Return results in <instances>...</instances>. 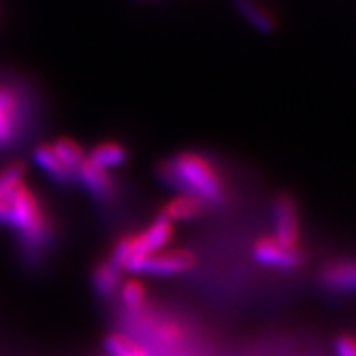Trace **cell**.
Masks as SVG:
<instances>
[{
	"label": "cell",
	"instance_id": "cell-17",
	"mask_svg": "<svg viewBox=\"0 0 356 356\" xmlns=\"http://www.w3.org/2000/svg\"><path fill=\"white\" fill-rule=\"evenodd\" d=\"M132 257H134L132 238H124L118 244H115L113 254H111L109 262H111V264H114L115 267H119L121 270H124V269H126L127 262L131 261Z\"/></svg>",
	"mask_w": 356,
	"mask_h": 356
},
{
	"label": "cell",
	"instance_id": "cell-1",
	"mask_svg": "<svg viewBox=\"0 0 356 356\" xmlns=\"http://www.w3.org/2000/svg\"><path fill=\"white\" fill-rule=\"evenodd\" d=\"M163 184L198 200L216 204L222 200V184L207 160L195 154H181L160 167Z\"/></svg>",
	"mask_w": 356,
	"mask_h": 356
},
{
	"label": "cell",
	"instance_id": "cell-3",
	"mask_svg": "<svg viewBox=\"0 0 356 356\" xmlns=\"http://www.w3.org/2000/svg\"><path fill=\"white\" fill-rule=\"evenodd\" d=\"M254 259L262 266L291 270L300 266L302 254L297 248L284 246L275 239H262L254 246Z\"/></svg>",
	"mask_w": 356,
	"mask_h": 356
},
{
	"label": "cell",
	"instance_id": "cell-4",
	"mask_svg": "<svg viewBox=\"0 0 356 356\" xmlns=\"http://www.w3.org/2000/svg\"><path fill=\"white\" fill-rule=\"evenodd\" d=\"M274 233L275 241L296 248L299 239V216L291 198L280 197L274 204Z\"/></svg>",
	"mask_w": 356,
	"mask_h": 356
},
{
	"label": "cell",
	"instance_id": "cell-2",
	"mask_svg": "<svg viewBox=\"0 0 356 356\" xmlns=\"http://www.w3.org/2000/svg\"><path fill=\"white\" fill-rule=\"evenodd\" d=\"M191 266H193V256L181 249H175V251H159L149 256L132 257L124 270L147 275H175L188 270Z\"/></svg>",
	"mask_w": 356,
	"mask_h": 356
},
{
	"label": "cell",
	"instance_id": "cell-7",
	"mask_svg": "<svg viewBox=\"0 0 356 356\" xmlns=\"http://www.w3.org/2000/svg\"><path fill=\"white\" fill-rule=\"evenodd\" d=\"M19 101L8 88L0 86V149L12 145L19 129Z\"/></svg>",
	"mask_w": 356,
	"mask_h": 356
},
{
	"label": "cell",
	"instance_id": "cell-10",
	"mask_svg": "<svg viewBox=\"0 0 356 356\" xmlns=\"http://www.w3.org/2000/svg\"><path fill=\"white\" fill-rule=\"evenodd\" d=\"M323 282L337 291H356V262H338L327 267Z\"/></svg>",
	"mask_w": 356,
	"mask_h": 356
},
{
	"label": "cell",
	"instance_id": "cell-16",
	"mask_svg": "<svg viewBox=\"0 0 356 356\" xmlns=\"http://www.w3.org/2000/svg\"><path fill=\"white\" fill-rule=\"evenodd\" d=\"M121 299L127 309H140L142 304L145 302V289L137 280H131V282H126L121 287Z\"/></svg>",
	"mask_w": 356,
	"mask_h": 356
},
{
	"label": "cell",
	"instance_id": "cell-14",
	"mask_svg": "<svg viewBox=\"0 0 356 356\" xmlns=\"http://www.w3.org/2000/svg\"><path fill=\"white\" fill-rule=\"evenodd\" d=\"M202 203L198 200L188 197V195H181L175 200H172L163 210L162 216H165L168 221L173 220H190V218L197 216Z\"/></svg>",
	"mask_w": 356,
	"mask_h": 356
},
{
	"label": "cell",
	"instance_id": "cell-6",
	"mask_svg": "<svg viewBox=\"0 0 356 356\" xmlns=\"http://www.w3.org/2000/svg\"><path fill=\"white\" fill-rule=\"evenodd\" d=\"M76 178L83 185V188L99 202H108L109 198H113L114 181L104 168L96 167L95 163L86 160L76 172Z\"/></svg>",
	"mask_w": 356,
	"mask_h": 356
},
{
	"label": "cell",
	"instance_id": "cell-18",
	"mask_svg": "<svg viewBox=\"0 0 356 356\" xmlns=\"http://www.w3.org/2000/svg\"><path fill=\"white\" fill-rule=\"evenodd\" d=\"M337 356H356V340L353 337H340L335 341Z\"/></svg>",
	"mask_w": 356,
	"mask_h": 356
},
{
	"label": "cell",
	"instance_id": "cell-12",
	"mask_svg": "<svg viewBox=\"0 0 356 356\" xmlns=\"http://www.w3.org/2000/svg\"><path fill=\"white\" fill-rule=\"evenodd\" d=\"M121 273L122 270L114 264H111L109 261L97 266L95 274H92V287H95L97 296H113L119 286H121Z\"/></svg>",
	"mask_w": 356,
	"mask_h": 356
},
{
	"label": "cell",
	"instance_id": "cell-5",
	"mask_svg": "<svg viewBox=\"0 0 356 356\" xmlns=\"http://www.w3.org/2000/svg\"><path fill=\"white\" fill-rule=\"evenodd\" d=\"M172 236V221L160 215L152 225L136 238H132L134 257L149 256L162 251Z\"/></svg>",
	"mask_w": 356,
	"mask_h": 356
},
{
	"label": "cell",
	"instance_id": "cell-13",
	"mask_svg": "<svg viewBox=\"0 0 356 356\" xmlns=\"http://www.w3.org/2000/svg\"><path fill=\"white\" fill-rule=\"evenodd\" d=\"M51 147L53 150H55V154L60 157L61 162H63L74 175H76V172L88 160V155L81 149V145H78L76 142L71 139H65V137L63 139H58Z\"/></svg>",
	"mask_w": 356,
	"mask_h": 356
},
{
	"label": "cell",
	"instance_id": "cell-8",
	"mask_svg": "<svg viewBox=\"0 0 356 356\" xmlns=\"http://www.w3.org/2000/svg\"><path fill=\"white\" fill-rule=\"evenodd\" d=\"M32 157H33L35 165H37L38 168H42V170L47 173V175L50 177L53 181H56V184L70 185L71 181L76 178V175H74V173L71 172L63 162H61L60 157L55 154V150H53L51 145H48V144L38 145L37 149L33 150Z\"/></svg>",
	"mask_w": 356,
	"mask_h": 356
},
{
	"label": "cell",
	"instance_id": "cell-11",
	"mask_svg": "<svg viewBox=\"0 0 356 356\" xmlns=\"http://www.w3.org/2000/svg\"><path fill=\"white\" fill-rule=\"evenodd\" d=\"M88 160L91 163H95L96 167L108 170V168L122 165L127 160V152L121 144L106 142V144L95 147V149L91 150V154L88 155Z\"/></svg>",
	"mask_w": 356,
	"mask_h": 356
},
{
	"label": "cell",
	"instance_id": "cell-9",
	"mask_svg": "<svg viewBox=\"0 0 356 356\" xmlns=\"http://www.w3.org/2000/svg\"><path fill=\"white\" fill-rule=\"evenodd\" d=\"M234 6L238 8V12L244 17V20L249 25L254 26L256 30H259L262 33H269L274 30V17L257 0H234Z\"/></svg>",
	"mask_w": 356,
	"mask_h": 356
},
{
	"label": "cell",
	"instance_id": "cell-15",
	"mask_svg": "<svg viewBox=\"0 0 356 356\" xmlns=\"http://www.w3.org/2000/svg\"><path fill=\"white\" fill-rule=\"evenodd\" d=\"M104 346L111 356H147L145 351L137 343H134L131 338L119 335V333L106 338Z\"/></svg>",
	"mask_w": 356,
	"mask_h": 356
}]
</instances>
